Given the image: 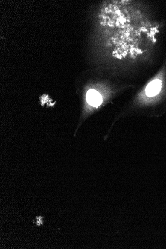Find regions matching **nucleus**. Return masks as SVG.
<instances>
[{
  "mask_svg": "<svg viewBox=\"0 0 166 249\" xmlns=\"http://www.w3.org/2000/svg\"><path fill=\"white\" fill-rule=\"evenodd\" d=\"M87 101L92 106L97 108L103 103V98L99 92L96 90H89L86 96Z\"/></svg>",
  "mask_w": 166,
  "mask_h": 249,
  "instance_id": "obj_1",
  "label": "nucleus"
},
{
  "mask_svg": "<svg viewBox=\"0 0 166 249\" xmlns=\"http://www.w3.org/2000/svg\"><path fill=\"white\" fill-rule=\"evenodd\" d=\"M43 218L44 217L42 216H37L36 217L35 220H33V223L37 226H40L43 224Z\"/></svg>",
  "mask_w": 166,
  "mask_h": 249,
  "instance_id": "obj_3",
  "label": "nucleus"
},
{
  "mask_svg": "<svg viewBox=\"0 0 166 249\" xmlns=\"http://www.w3.org/2000/svg\"><path fill=\"white\" fill-rule=\"evenodd\" d=\"M162 88L161 81L158 79L150 82L146 88V93L149 97H154L159 94Z\"/></svg>",
  "mask_w": 166,
  "mask_h": 249,
  "instance_id": "obj_2",
  "label": "nucleus"
}]
</instances>
